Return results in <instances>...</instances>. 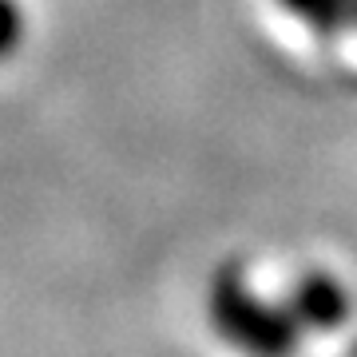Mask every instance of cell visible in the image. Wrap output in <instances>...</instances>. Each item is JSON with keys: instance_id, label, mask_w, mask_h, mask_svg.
<instances>
[{"instance_id": "2", "label": "cell", "mask_w": 357, "mask_h": 357, "mask_svg": "<svg viewBox=\"0 0 357 357\" xmlns=\"http://www.w3.org/2000/svg\"><path fill=\"white\" fill-rule=\"evenodd\" d=\"M286 306L294 310V318L302 321L306 333H333L354 318V294L330 270H306L290 286Z\"/></svg>"}, {"instance_id": "1", "label": "cell", "mask_w": 357, "mask_h": 357, "mask_svg": "<svg viewBox=\"0 0 357 357\" xmlns=\"http://www.w3.org/2000/svg\"><path fill=\"white\" fill-rule=\"evenodd\" d=\"M206 318L215 333L243 357H294L306 337L302 321L282 302H270L238 266H222L206 290Z\"/></svg>"}, {"instance_id": "5", "label": "cell", "mask_w": 357, "mask_h": 357, "mask_svg": "<svg viewBox=\"0 0 357 357\" xmlns=\"http://www.w3.org/2000/svg\"><path fill=\"white\" fill-rule=\"evenodd\" d=\"M349 28H357V8H354V20H349Z\"/></svg>"}, {"instance_id": "4", "label": "cell", "mask_w": 357, "mask_h": 357, "mask_svg": "<svg viewBox=\"0 0 357 357\" xmlns=\"http://www.w3.org/2000/svg\"><path fill=\"white\" fill-rule=\"evenodd\" d=\"M16 40H20V8L0 0V52H8Z\"/></svg>"}, {"instance_id": "3", "label": "cell", "mask_w": 357, "mask_h": 357, "mask_svg": "<svg viewBox=\"0 0 357 357\" xmlns=\"http://www.w3.org/2000/svg\"><path fill=\"white\" fill-rule=\"evenodd\" d=\"M278 4H282L290 16H298L306 28L321 32V36L349 28V20H354V8H357V0H278Z\"/></svg>"}]
</instances>
